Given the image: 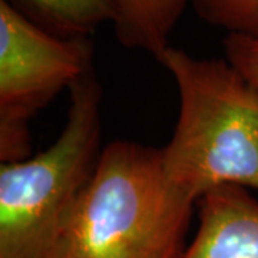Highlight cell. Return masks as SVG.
I'll return each mask as SVG.
<instances>
[{
    "mask_svg": "<svg viewBox=\"0 0 258 258\" xmlns=\"http://www.w3.org/2000/svg\"><path fill=\"white\" fill-rule=\"evenodd\" d=\"M195 204L168 179L162 149L113 141L49 258H181Z\"/></svg>",
    "mask_w": 258,
    "mask_h": 258,
    "instance_id": "cell-1",
    "label": "cell"
},
{
    "mask_svg": "<svg viewBox=\"0 0 258 258\" xmlns=\"http://www.w3.org/2000/svg\"><path fill=\"white\" fill-rule=\"evenodd\" d=\"M158 62L172 75L179 112L162 149L168 179L198 204L220 185L258 191V91L224 59L169 46Z\"/></svg>",
    "mask_w": 258,
    "mask_h": 258,
    "instance_id": "cell-2",
    "label": "cell"
},
{
    "mask_svg": "<svg viewBox=\"0 0 258 258\" xmlns=\"http://www.w3.org/2000/svg\"><path fill=\"white\" fill-rule=\"evenodd\" d=\"M68 119L55 142L0 164V258H49L68 214L101 155L102 88L92 72L69 89Z\"/></svg>",
    "mask_w": 258,
    "mask_h": 258,
    "instance_id": "cell-3",
    "label": "cell"
},
{
    "mask_svg": "<svg viewBox=\"0 0 258 258\" xmlns=\"http://www.w3.org/2000/svg\"><path fill=\"white\" fill-rule=\"evenodd\" d=\"M93 71L91 39L49 33L0 0V162L29 158V122Z\"/></svg>",
    "mask_w": 258,
    "mask_h": 258,
    "instance_id": "cell-4",
    "label": "cell"
},
{
    "mask_svg": "<svg viewBox=\"0 0 258 258\" xmlns=\"http://www.w3.org/2000/svg\"><path fill=\"white\" fill-rule=\"evenodd\" d=\"M200 224L181 258H258V201L240 185H220L198 201Z\"/></svg>",
    "mask_w": 258,
    "mask_h": 258,
    "instance_id": "cell-5",
    "label": "cell"
},
{
    "mask_svg": "<svg viewBox=\"0 0 258 258\" xmlns=\"http://www.w3.org/2000/svg\"><path fill=\"white\" fill-rule=\"evenodd\" d=\"M194 0H118L115 35L126 49L144 50L158 60L169 45V36Z\"/></svg>",
    "mask_w": 258,
    "mask_h": 258,
    "instance_id": "cell-6",
    "label": "cell"
},
{
    "mask_svg": "<svg viewBox=\"0 0 258 258\" xmlns=\"http://www.w3.org/2000/svg\"><path fill=\"white\" fill-rule=\"evenodd\" d=\"M40 29L64 39H91L118 18V0H5Z\"/></svg>",
    "mask_w": 258,
    "mask_h": 258,
    "instance_id": "cell-7",
    "label": "cell"
},
{
    "mask_svg": "<svg viewBox=\"0 0 258 258\" xmlns=\"http://www.w3.org/2000/svg\"><path fill=\"white\" fill-rule=\"evenodd\" d=\"M198 18L227 35L258 40V0H194Z\"/></svg>",
    "mask_w": 258,
    "mask_h": 258,
    "instance_id": "cell-8",
    "label": "cell"
},
{
    "mask_svg": "<svg viewBox=\"0 0 258 258\" xmlns=\"http://www.w3.org/2000/svg\"><path fill=\"white\" fill-rule=\"evenodd\" d=\"M224 52L225 59L258 91V40L227 35Z\"/></svg>",
    "mask_w": 258,
    "mask_h": 258,
    "instance_id": "cell-9",
    "label": "cell"
}]
</instances>
